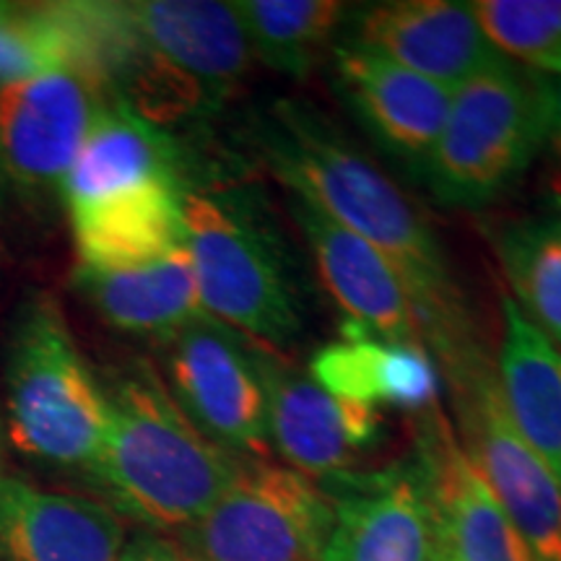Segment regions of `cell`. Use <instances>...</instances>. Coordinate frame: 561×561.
I'll use <instances>...</instances> for the list:
<instances>
[{"label":"cell","instance_id":"obj_1","mask_svg":"<svg viewBox=\"0 0 561 561\" xmlns=\"http://www.w3.org/2000/svg\"><path fill=\"white\" fill-rule=\"evenodd\" d=\"M255 144L286 193L310 201L392 265L421 341L450 380L486 359L439 237L396 180L305 102H273L255 125Z\"/></svg>","mask_w":561,"mask_h":561},{"label":"cell","instance_id":"obj_2","mask_svg":"<svg viewBox=\"0 0 561 561\" xmlns=\"http://www.w3.org/2000/svg\"><path fill=\"white\" fill-rule=\"evenodd\" d=\"M107 392V434L94 473L115 507L153 530L198 523L242 460L203 434L174 403L151 364H133Z\"/></svg>","mask_w":561,"mask_h":561},{"label":"cell","instance_id":"obj_3","mask_svg":"<svg viewBox=\"0 0 561 561\" xmlns=\"http://www.w3.org/2000/svg\"><path fill=\"white\" fill-rule=\"evenodd\" d=\"M252 53L234 3H117L110 91L151 125L216 110L248 76Z\"/></svg>","mask_w":561,"mask_h":561},{"label":"cell","instance_id":"obj_4","mask_svg":"<svg viewBox=\"0 0 561 561\" xmlns=\"http://www.w3.org/2000/svg\"><path fill=\"white\" fill-rule=\"evenodd\" d=\"M107 392L76 346L58 301L21 307L5 351V424L19 453L94 471L107 434Z\"/></svg>","mask_w":561,"mask_h":561},{"label":"cell","instance_id":"obj_5","mask_svg":"<svg viewBox=\"0 0 561 561\" xmlns=\"http://www.w3.org/2000/svg\"><path fill=\"white\" fill-rule=\"evenodd\" d=\"M180 210L203 312L257 346H291L305 331V301L268 224L242 203L187 187Z\"/></svg>","mask_w":561,"mask_h":561},{"label":"cell","instance_id":"obj_6","mask_svg":"<svg viewBox=\"0 0 561 561\" xmlns=\"http://www.w3.org/2000/svg\"><path fill=\"white\" fill-rule=\"evenodd\" d=\"M541 149L536 81L507 58L453 91L445 128L419 174L445 206L483 208L528 172Z\"/></svg>","mask_w":561,"mask_h":561},{"label":"cell","instance_id":"obj_7","mask_svg":"<svg viewBox=\"0 0 561 561\" xmlns=\"http://www.w3.org/2000/svg\"><path fill=\"white\" fill-rule=\"evenodd\" d=\"M331 520V496L318 481L271 460H242L219 502L172 541L193 561H320Z\"/></svg>","mask_w":561,"mask_h":561},{"label":"cell","instance_id":"obj_8","mask_svg":"<svg viewBox=\"0 0 561 561\" xmlns=\"http://www.w3.org/2000/svg\"><path fill=\"white\" fill-rule=\"evenodd\" d=\"M164 346L161 380L195 430L237 458L268 460L261 346L208 314L187 322Z\"/></svg>","mask_w":561,"mask_h":561},{"label":"cell","instance_id":"obj_9","mask_svg":"<svg viewBox=\"0 0 561 561\" xmlns=\"http://www.w3.org/2000/svg\"><path fill=\"white\" fill-rule=\"evenodd\" d=\"M462 450L520 533L533 561H561V483L517 434L494 364L483 359L453 380Z\"/></svg>","mask_w":561,"mask_h":561},{"label":"cell","instance_id":"obj_10","mask_svg":"<svg viewBox=\"0 0 561 561\" xmlns=\"http://www.w3.org/2000/svg\"><path fill=\"white\" fill-rule=\"evenodd\" d=\"M107 81L60 66L0 87V178L21 193L60 191L100 112Z\"/></svg>","mask_w":561,"mask_h":561},{"label":"cell","instance_id":"obj_11","mask_svg":"<svg viewBox=\"0 0 561 561\" xmlns=\"http://www.w3.org/2000/svg\"><path fill=\"white\" fill-rule=\"evenodd\" d=\"M261 371L268 401L271 450L312 481H335L377 445L382 413L343 401L294 369L278 351L261 346Z\"/></svg>","mask_w":561,"mask_h":561},{"label":"cell","instance_id":"obj_12","mask_svg":"<svg viewBox=\"0 0 561 561\" xmlns=\"http://www.w3.org/2000/svg\"><path fill=\"white\" fill-rule=\"evenodd\" d=\"M328 483L333 520L320 561H439L419 462Z\"/></svg>","mask_w":561,"mask_h":561},{"label":"cell","instance_id":"obj_13","mask_svg":"<svg viewBox=\"0 0 561 561\" xmlns=\"http://www.w3.org/2000/svg\"><path fill=\"white\" fill-rule=\"evenodd\" d=\"M416 462L430 494L439 561H533L439 409L421 416Z\"/></svg>","mask_w":561,"mask_h":561},{"label":"cell","instance_id":"obj_14","mask_svg":"<svg viewBox=\"0 0 561 561\" xmlns=\"http://www.w3.org/2000/svg\"><path fill=\"white\" fill-rule=\"evenodd\" d=\"M351 19L348 42L453 91L507 60L489 42L471 3L392 0L351 11Z\"/></svg>","mask_w":561,"mask_h":561},{"label":"cell","instance_id":"obj_15","mask_svg":"<svg viewBox=\"0 0 561 561\" xmlns=\"http://www.w3.org/2000/svg\"><path fill=\"white\" fill-rule=\"evenodd\" d=\"M333 70L356 123L385 153L419 174L445 128L453 89L348 39L333 50Z\"/></svg>","mask_w":561,"mask_h":561},{"label":"cell","instance_id":"obj_16","mask_svg":"<svg viewBox=\"0 0 561 561\" xmlns=\"http://www.w3.org/2000/svg\"><path fill=\"white\" fill-rule=\"evenodd\" d=\"M289 208L312 252L322 286L343 312V331L388 341H421L403 280L380 252L297 193H289Z\"/></svg>","mask_w":561,"mask_h":561},{"label":"cell","instance_id":"obj_17","mask_svg":"<svg viewBox=\"0 0 561 561\" xmlns=\"http://www.w3.org/2000/svg\"><path fill=\"white\" fill-rule=\"evenodd\" d=\"M125 546L107 504L0 476V561H121Z\"/></svg>","mask_w":561,"mask_h":561},{"label":"cell","instance_id":"obj_18","mask_svg":"<svg viewBox=\"0 0 561 561\" xmlns=\"http://www.w3.org/2000/svg\"><path fill=\"white\" fill-rule=\"evenodd\" d=\"M307 375L331 396L369 409L392 405L424 416L439 401L437 359L421 341L343 331L339 341L314 351Z\"/></svg>","mask_w":561,"mask_h":561},{"label":"cell","instance_id":"obj_19","mask_svg":"<svg viewBox=\"0 0 561 561\" xmlns=\"http://www.w3.org/2000/svg\"><path fill=\"white\" fill-rule=\"evenodd\" d=\"M178 180V159L170 138L157 125L112 100L91 125L60 193L73 214L151 182Z\"/></svg>","mask_w":561,"mask_h":561},{"label":"cell","instance_id":"obj_20","mask_svg":"<svg viewBox=\"0 0 561 561\" xmlns=\"http://www.w3.org/2000/svg\"><path fill=\"white\" fill-rule=\"evenodd\" d=\"M76 284L102 320L125 333L167 341L187 322L206 314L185 244L153 261L123 268L79 265Z\"/></svg>","mask_w":561,"mask_h":561},{"label":"cell","instance_id":"obj_21","mask_svg":"<svg viewBox=\"0 0 561 561\" xmlns=\"http://www.w3.org/2000/svg\"><path fill=\"white\" fill-rule=\"evenodd\" d=\"M502 343L494 371L507 416L561 483V348L502 297Z\"/></svg>","mask_w":561,"mask_h":561},{"label":"cell","instance_id":"obj_22","mask_svg":"<svg viewBox=\"0 0 561 561\" xmlns=\"http://www.w3.org/2000/svg\"><path fill=\"white\" fill-rule=\"evenodd\" d=\"M182 182H151L70 214L81 268H123L185 244Z\"/></svg>","mask_w":561,"mask_h":561},{"label":"cell","instance_id":"obj_23","mask_svg":"<svg viewBox=\"0 0 561 561\" xmlns=\"http://www.w3.org/2000/svg\"><path fill=\"white\" fill-rule=\"evenodd\" d=\"M60 66H89L104 79L96 3H0V87Z\"/></svg>","mask_w":561,"mask_h":561},{"label":"cell","instance_id":"obj_24","mask_svg":"<svg viewBox=\"0 0 561 561\" xmlns=\"http://www.w3.org/2000/svg\"><path fill=\"white\" fill-rule=\"evenodd\" d=\"M234 9L252 58L294 79L320 66L351 19L348 5L335 0H240Z\"/></svg>","mask_w":561,"mask_h":561},{"label":"cell","instance_id":"obj_25","mask_svg":"<svg viewBox=\"0 0 561 561\" xmlns=\"http://www.w3.org/2000/svg\"><path fill=\"white\" fill-rule=\"evenodd\" d=\"M515 305L561 348V208L510 224L496 237Z\"/></svg>","mask_w":561,"mask_h":561},{"label":"cell","instance_id":"obj_26","mask_svg":"<svg viewBox=\"0 0 561 561\" xmlns=\"http://www.w3.org/2000/svg\"><path fill=\"white\" fill-rule=\"evenodd\" d=\"M491 45L536 73L561 76V0H476Z\"/></svg>","mask_w":561,"mask_h":561},{"label":"cell","instance_id":"obj_27","mask_svg":"<svg viewBox=\"0 0 561 561\" xmlns=\"http://www.w3.org/2000/svg\"><path fill=\"white\" fill-rule=\"evenodd\" d=\"M530 73L536 81L538 100H541L543 146L561 164V76L536 73V70H530Z\"/></svg>","mask_w":561,"mask_h":561},{"label":"cell","instance_id":"obj_28","mask_svg":"<svg viewBox=\"0 0 561 561\" xmlns=\"http://www.w3.org/2000/svg\"><path fill=\"white\" fill-rule=\"evenodd\" d=\"M121 561H193L178 543L170 538L153 536V533H144L136 536L125 546Z\"/></svg>","mask_w":561,"mask_h":561},{"label":"cell","instance_id":"obj_29","mask_svg":"<svg viewBox=\"0 0 561 561\" xmlns=\"http://www.w3.org/2000/svg\"><path fill=\"white\" fill-rule=\"evenodd\" d=\"M0 432H3V424H0Z\"/></svg>","mask_w":561,"mask_h":561}]
</instances>
